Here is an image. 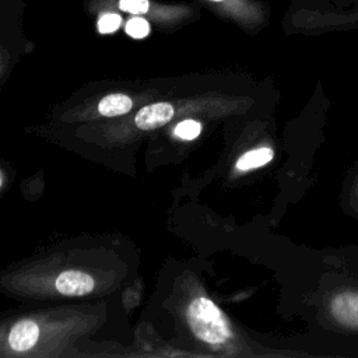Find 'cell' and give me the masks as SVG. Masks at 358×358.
Listing matches in <instances>:
<instances>
[{
	"mask_svg": "<svg viewBox=\"0 0 358 358\" xmlns=\"http://www.w3.org/2000/svg\"><path fill=\"white\" fill-rule=\"evenodd\" d=\"M0 183H1V180H0Z\"/></svg>",
	"mask_w": 358,
	"mask_h": 358,
	"instance_id": "cell-13",
	"label": "cell"
},
{
	"mask_svg": "<svg viewBox=\"0 0 358 358\" xmlns=\"http://www.w3.org/2000/svg\"><path fill=\"white\" fill-rule=\"evenodd\" d=\"M39 337V327L32 320L17 322L8 334V344L15 351H27L35 345Z\"/></svg>",
	"mask_w": 358,
	"mask_h": 358,
	"instance_id": "cell-7",
	"label": "cell"
},
{
	"mask_svg": "<svg viewBox=\"0 0 358 358\" xmlns=\"http://www.w3.org/2000/svg\"><path fill=\"white\" fill-rule=\"evenodd\" d=\"M56 289L63 294V295H85L90 294L94 289V278L78 270H67L63 271L57 278H56Z\"/></svg>",
	"mask_w": 358,
	"mask_h": 358,
	"instance_id": "cell-6",
	"label": "cell"
},
{
	"mask_svg": "<svg viewBox=\"0 0 358 358\" xmlns=\"http://www.w3.org/2000/svg\"><path fill=\"white\" fill-rule=\"evenodd\" d=\"M186 317L193 334L208 344H221L231 337V329L222 312L208 298L199 296L193 299Z\"/></svg>",
	"mask_w": 358,
	"mask_h": 358,
	"instance_id": "cell-1",
	"label": "cell"
},
{
	"mask_svg": "<svg viewBox=\"0 0 358 358\" xmlns=\"http://www.w3.org/2000/svg\"><path fill=\"white\" fill-rule=\"evenodd\" d=\"M200 131H201V124L192 119L182 120L175 127V134L183 140H193L200 134Z\"/></svg>",
	"mask_w": 358,
	"mask_h": 358,
	"instance_id": "cell-12",
	"label": "cell"
},
{
	"mask_svg": "<svg viewBox=\"0 0 358 358\" xmlns=\"http://www.w3.org/2000/svg\"><path fill=\"white\" fill-rule=\"evenodd\" d=\"M123 24V17L116 13V10H101L96 21V28L99 34H112L117 31Z\"/></svg>",
	"mask_w": 358,
	"mask_h": 358,
	"instance_id": "cell-10",
	"label": "cell"
},
{
	"mask_svg": "<svg viewBox=\"0 0 358 358\" xmlns=\"http://www.w3.org/2000/svg\"><path fill=\"white\" fill-rule=\"evenodd\" d=\"M273 159V150L268 147H260L250 150L239 157L236 161V168L239 171H250L266 165Z\"/></svg>",
	"mask_w": 358,
	"mask_h": 358,
	"instance_id": "cell-9",
	"label": "cell"
},
{
	"mask_svg": "<svg viewBox=\"0 0 358 358\" xmlns=\"http://www.w3.org/2000/svg\"><path fill=\"white\" fill-rule=\"evenodd\" d=\"M221 14L242 24H257L263 18V8L253 0H206Z\"/></svg>",
	"mask_w": 358,
	"mask_h": 358,
	"instance_id": "cell-3",
	"label": "cell"
},
{
	"mask_svg": "<svg viewBox=\"0 0 358 358\" xmlns=\"http://www.w3.org/2000/svg\"><path fill=\"white\" fill-rule=\"evenodd\" d=\"M173 116V106L169 102L150 103L141 108L134 117V123L141 130H152L168 123Z\"/></svg>",
	"mask_w": 358,
	"mask_h": 358,
	"instance_id": "cell-5",
	"label": "cell"
},
{
	"mask_svg": "<svg viewBox=\"0 0 358 358\" xmlns=\"http://www.w3.org/2000/svg\"><path fill=\"white\" fill-rule=\"evenodd\" d=\"M330 310L340 324L358 329V292L345 291L337 294L330 303Z\"/></svg>",
	"mask_w": 358,
	"mask_h": 358,
	"instance_id": "cell-4",
	"label": "cell"
},
{
	"mask_svg": "<svg viewBox=\"0 0 358 358\" xmlns=\"http://www.w3.org/2000/svg\"><path fill=\"white\" fill-rule=\"evenodd\" d=\"M133 106L131 99L124 94H110L98 103V112L103 116H117L127 113Z\"/></svg>",
	"mask_w": 358,
	"mask_h": 358,
	"instance_id": "cell-8",
	"label": "cell"
},
{
	"mask_svg": "<svg viewBox=\"0 0 358 358\" xmlns=\"http://www.w3.org/2000/svg\"><path fill=\"white\" fill-rule=\"evenodd\" d=\"M95 4L101 10H116L130 15H140L159 24L183 20L193 13V8L187 4H164L154 0H96Z\"/></svg>",
	"mask_w": 358,
	"mask_h": 358,
	"instance_id": "cell-2",
	"label": "cell"
},
{
	"mask_svg": "<svg viewBox=\"0 0 358 358\" xmlns=\"http://www.w3.org/2000/svg\"><path fill=\"white\" fill-rule=\"evenodd\" d=\"M124 31L134 39H143L150 34V22L140 15H133L124 22Z\"/></svg>",
	"mask_w": 358,
	"mask_h": 358,
	"instance_id": "cell-11",
	"label": "cell"
}]
</instances>
